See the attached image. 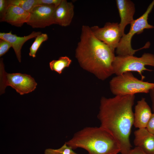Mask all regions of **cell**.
<instances>
[{
  "mask_svg": "<svg viewBox=\"0 0 154 154\" xmlns=\"http://www.w3.org/2000/svg\"><path fill=\"white\" fill-rule=\"evenodd\" d=\"M8 5L7 0H0V19L3 15Z\"/></svg>",
  "mask_w": 154,
  "mask_h": 154,
  "instance_id": "obj_23",
  "label": "cell"
},
{
  "mask_svg": "<svg viewBox=\"0 0 154 154\" xmlns=\"http://www.w3.org/2000/svg\"><path fill=\"white\" fill-rule=\"evenodd\" d=\"M44 154H78L73 151L71 147L68 146L65 142L60 148L57 149L51 148L46 149Z\"/></svg>",
  "mask_w": 154,
  "mask_h": 154,
  "instance_id": "obj_19",
  "label": "cell"
},
{
  "mask_svg": "<svg viewBox=\"0 0 154 154\" xmlns=\"http://www.w3.org/2000/svg\"><path fill=\"white\" fill-rule=\"evenodd\" d=\"M65 143L73 149L83 148L88 154H117L121 150L115 137L100 126L85 127Z\"/></svg>",
  "mask_w": 154,
  "mask_h": 154,
  "instance_id": "obj_3",
  "label": "cell"
},
{
  "mask_svg": "<svg viewBox=\"0 0 154 154\" xmlns=\"http://www.w3.org/2000/svg\"><path fill=\"white\" fill-rule=\"evenodd\" d=\"M62 0H37V5H53L57 7Z\"/></svg>",
  "mask_w": 154,
  "mask_h": 154,
  "instance_id": "obj_21",
  "label": "cell"
},
{
  "mask_svg": "<svg viewBox=\"0 0 154 154\" xmlns=\"http://www.w3.org/2000/svg\"><path fill=\"white\" fill-rule=\"evenodd\" d=\"M149 93L152 102V109L154 113V87L150 90Z\"/></svg>",
  "mask_w": 154,
  "mask_h": 154,
  "instance_id": "obj_25",
  "label": "cell"
},
{
  "mask_svg": "<svg viewBox=\"0 0 154 154\" xmlns=\"http://www.w3.org/2000/svg\"><path fill=\"white\" fill-rule=\"evenodd\" d=\"M90 29L98 39L114 52L122 37L119 24L107 22L102 27L94 26Z\"/></svg>",
  "mask_w": 154,
  "mask_h": 154,
  "instance_id": "obj_8",
  "label": "cell"
},
{
  "mask_svg": "<svg viewBox=\"0 0 154 154\" xmlns=\"http://www.w3.org/2000/svg\"><path fill=\"white\" fill-rule=\"evenodd\" d=\"M154 6V0L149 4L145 12L138 18L134 20L130 24L129 32L124 34L121 37L116 48V53L117 56L133 55L137 51L143 48H148L146 44L139 49L134 50L132 48L131 40L134 35L142 33L145 29H152L154 26L149 24L148 19L149 14Z\"/></svg>",
  "mask_w": 154,
  "mask_h": 154,
  "instance_id": "obj_5",
  "label": "cell"
},
{
  "mask_svg": "<svg viewBox=\"0 0 154 154\" xmlns=\"http://www.w3.org/2000/svg\"><path fill=\"white\" fill-rule=\"evenodd\" d=\"M30 13L22 8L14 5H9L0 21L6 22L12 25L20 27L28 22Z\"/></svg>",
  "mask_w": 154,
  "mask_h": 154,
  "instance_id": "obj_10",
  "label": "cell"
},
{
  "mask_svg": "<svg viewBox=\"0 0 154 154\" xmlns=\"http://www.w3.org/2000/svg\"><path fill=\"white\" fill-rule=\"evenodd\" d=\"M154 66V55L144 53L139 57L133 55L115 56L112 64L114 74L116 75L131 71L136 72L143 80L145 77L142 75L143 71L152 70L146 68L145 66Z\"/></svg>",
  "mask_w": 154,
  "mask_h": 154,
  "instance_id": "obj_6",
  "label": "cell"
},
{
  "mask_svg": "<svg viewBox=\"0 0 154 154\" xmlns=\"http://www.w3.org/2000/svg\"><path fill=\"white\" fill-rule=\"evenodd\" d=\"M40 31H33L27 36L20 37L12 34L11 31L8 33H0V39L9 42L13 48L17 58L19 62L21 61V49L27 40L40 34Z\"/></svg>",
  "mask_w": 154,
  "mask_h": 154,
  "instance_id": "obj_13",
  "label": "cell"
},
{
  "mask_svg": "<svg viewBox=\"0 0 154 154\" xmlns=\"http://www.w3.org/2000/svg\"><path fill=\"white\" fill-rule=\"evenodd\" d=\"M56 7L53 5L36 6L30 13L27 23L34 28H43L54 24V15Z\"/></svg>",
  "mask_w": 154,
  "mask_h": 154,
  "instance_id": "obj_9",
  "label": "cell"
},
{
  "mask_svg": "<svg viewBox=\"0 0 154 154\" xmlns=\"http://www.w3.org/2000/svg\"><path fill=\"white\" fill-rule=\"evenodd\" d=\"M72 62L71 60L68 56H61L57 60H53L50 62L49 66L52 70L60 74L65 68L69 66Z\"/></svg>",
  "mask_w": 154,
  "mask_h": 154,
  "instance_id": "obj_16",
  "label": "cell"
},
{
  "mask_svg": "<svg viewBox=\"0 0 154 154\" xmlns=\"http://www.w3.org/2000/svg\"><path fill=\"white\" fill-rule=\"evenodd\" d=\"M128 154H147L139 148L135 147L133 149H131Z\"/></svg>",
  "mask_w": 154,
  "mask_h": 154,
  "instance_id": "obj_24",
  "label": "cell"
},
{
  "mask_svg": "<svg viewBox=\"0 0 154 154\" xmlns=\"http://www.w3.org/2000/svg\"><path fill=\"white\" fill-rule=\"evenodd\" d=\"M135 95L102 97L97 117L100 126L109 132L120 147L121 154H128L131 149L129 137L134 123L132 108Z\"/></svg>",
  "mask_w": 154,
  "mask_h": 154,
  "instance_id": "obj_1",
  "label": "cell"
},
{
  "mask_svg": "<svg viewBox=\"0 0 154 154\" xmlns=\"http://www.w3.org/2000/svg\"><path fill=\"white\" fill-rule=\"evenodd\" d=\"M37 83L30 75L20 73H8L5 72L3 59L0 61V93L5 92L6 87H12L20 95L29 93L34 91Z\"/></svg>",
  "mask_w": 154,
  "mask_h": 154,
  "instance_id": "obj_7",
  "label": "cell"
},
{
  "mask_svg": "<svg viewBox=\"0 0 154 154\" xmlns=\"http://www.w3.org/2000/svg\"><path fill=\"white\" fill-rule=\"evenodd\" d=\"M116 2L120 18L119 24L122 36L125 34L126 26L134 20L135 6L133 3L129 0H116Z\"/></svg>",
  "mask_w": 154,
  "mask_h": 154,
  "instance_id": "obj_12",
  "label": "cell"
},
{
  "mask_svg": "<svg viewBox=\"0 0 154 154\" xmlns=\"http://www.w3.org/2000/svg\"><path fill=\"white\" fill-rule=\"evenodd\" d=\"M146 128L149 132L154 135V113L152 114Z\"/></svg>",
  "mask_w": 154,
  "mask_h": 154,
  "instance_id": "obj_22",
  "label": "cell"
},
{
  "mask_svg": "<svg viewBox=\"0 0 154 154\" xmlns=\"http://www.w3.org/2000/svg\"><path fill=\"white\" fill-rule=\"evenodd\" d=\"M152 114L151 109L145 98H142L135 106L133 125L138 129L146 128Z\"/></svg>",
  "mask_w": 154,
  "mask_h": 154,
  "instance_id": "obj_14",
  "label": "cell"
},
{
  "mask_svg": "<svg viewBox=\"0 0 154 154\" xmlns=\"http://www.w3.org/2000/svg\"><path fill=\"white\" fill-rule=\"evenodd\" d=\"M35 40L30 48L29 55L33 58L36 57V53L42 43L46 41L48 37L46 33H41L35 38Z\"/></svg>",
  "mask_w": 154,
  "mask_h": 154,
  "instance_id": "obj_18",
  "label": "cell"
},
{
  "mask_svg": "<svg viewBox=\"0 0 154 154\" xmlns=\"http://www.w3.org/2000/svg\"><path fill=\"white\" fill-rule=\"evenodd\" d=\"M7 2L9 5L19 7L30 13L37 5V0H7Z\"/></svg>",
  "mask_w": 154,
  "mask_h": 154,
  "instance_id": "obj_17",
  "label": "cell"
},
{
  "mask_svg": "<svg viewBox=\"0 0 154 154\" xmlns=\"http://www.w3.org/2000/svg\"><path fill=\"white\" fill-rule=\"evenodd\" d=\"M12 47L10 44L7 41L0 39V57L7 52L10 48Z\"/></svg>",
  "mask_w": 154,
  "mask_h": 154,
  "instance_id": "obj_20",
  "label": "cell"
},
{
  "mask_svg": "<svg viewBox=\"0 0 154 154\" xmlns=\"http://www.w3.org/2000/svg\"><path fill=\"white\" fill-rule=\"evenodd\" d=\"M134 144L147 154H154V135L146 128L138 129L134 132Z\"/></svg>",
  "mask_w": 154,
  "mask_h": 154,
  "instance_id": "obj_15",
  "label": "cell"
},
{
  "mask_svg": "<svg viewBox=\"0 0 154 154\" xmlns=\"http://www.w3.org/2000/svg\"><path fill=\"white\" fill-rule=\"evenodd\" d=\"M74 6L72 3L62 0L55 10L54 15V24L62 27L69 26L72 20Z\"/></svg>",
  "mask_w": 154,
  "mask_h": 154,
  "instance_id": "obj_11",
  "label": "cell"
},
{
  "mask_svg": "<svg viewBox=\"0 0 154 154\" xmlns=\"http://www.w3.org/2000/svg\"><path fill=\"white\" fill-rule=\"evenodd\" d=\"M109 84L111 92L115 96L147 93L154 87V83L139 80L130 72L114 77L110 82Z\"/></svg>",
  "mask_w": 154,
  "mask_h": 154,
  "instance_id": "obj_4",
  "label": "cell"
},
{
  "mask_svg": "<svg viewBox=\"0 0 154 154\" xmlns=\"http://www.w3.org/2000/svg\"><path fill=\"white\" fill-rule=\"evenodd\" d=\"M114 52L95 36L90 27L82 26L75 50V57L82 68L104 80L114 74Z\"/></svg>",
  "mask_w": 154,
  "mask_h": 154,
  "instance_id": "obj_2",
  "label": "cell"
}]
</instances>
